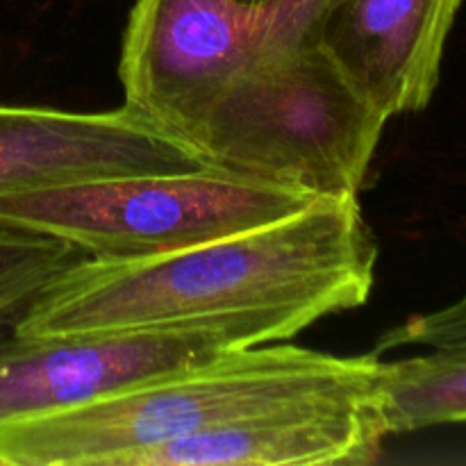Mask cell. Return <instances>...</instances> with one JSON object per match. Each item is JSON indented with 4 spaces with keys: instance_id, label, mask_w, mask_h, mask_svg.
I'll return each instance as SVG.
<instances>
[{
    "instance_id": "obj_1",
    "label": "cell",
    "mask_w": 466,
    "mask_h": 466,
    "mask_svg": "<svg viewBox=\"0 0 466 466\" xmlns=\"http://www.w3.org/2000/svg\"><path fill=\"white\" fill-rule=\"evenodd\" d=\"M376 262L378 241L358 196H321L280 221L162 258L80 259L39 291L12 330H139L271 309L317 323L367 303Z\"/></svg>"
},
{
    "instance_id": "obj_2",
    "label": "cell",
    "mask_w": 466,
    "mask_h": 466,
    "mask_svg": "<svg viewBox=\"0 0 466 466\" xmlns=\"http://www.w3.org/2000/svg\"><path fill=\"white\" fill-rule=\"evenodd\" d=\"M380 358L285 341L230 350L91 403L0 426V466H123L180 437L282 410L367 399Z\"/></svg>"
},
{
    "instance_id": "obj_3",
    "label": "cell",
    "mask_w": 466,
    "mask_h": 466,
    "mask_svg": "<svg viewBox=\"0 0 466 466\" xmlns=\"http://www.w3.org/2000/svg\"><path fill=\"white\" fill-rule=\"evenodd\" d=\"M387 121L309 36L241 66L180 141L209 167L339 198L362 191Z\"/></svg>"
},
{
    "instance_id": "obj_4",
    "label": "cell",
    "mask_w": 466,
    "mask_h": 466,
    "mask_svg": "<svg viewBox=\"0 0 466 466\" xmlns=\"http://www.w3.org/2000/svg\"><path fill=\"white\" fill-rule=\"evenodd\" d=\"M317 198L296 187L205 167L0 194V221L59 237L89 259L132 262L280 221Z\"/></svg>"
},
{
    "instance_id": "obj_5",
    "label": "cell",
    "mask_w": 466,
    "mask_h": 466,
    "mask_svg": "<svg viewBox=\"0 0 466 466\" xmlns=\"http://www.w3.org/2000/svg\"><path fill=\"white\" fill-rule=\"evenodd\" d=\"M312 323L300 312L271 309L82 335L0 330V426L91 403L230 350L291 339Z\"/></svg>"
},
{
    "instance_id": "obj_6",
    "label": "cell",
    "mask_w": 466,
    "mask_h": 466,
    "mask_svg": "<svg viewBox=\"0 0 466 466\" xmlns=\"http://www.w3.org/2000/svg\"><path fill=\"white\" fill-rule=\"evenodd\" d=\"M323 5L135 0L118 62L126 107L180 139L191 116L250 59L317 36Z\"/></svg>"
},
{
    "instance_id": "obj_7",
    "label": "cell",
    "mask_w": 466,
    "mask_h": 466,
    "mask_svg": "<svg viewBox=\"0 0 466 466\" xmlns=\"http://www.w3.org/2000/svg\"><path fill=\"white\" fill-rule=\"evenodd\" d=\"M205 167L185 141L126 105L89 114L0 105V194Z\"/></svg>"
},
{
    "instance_id": "obj_8",
    "label": "cell",
    "mask_w": 466,
    "mask_h": 466,
    "mask_svg": "<svg viewBox=\"0 0 466 466\" xmlns=\"http://www.w3.org/2000/svg\"><path fill=\"white\" fill-rule=\"evenodd\" d=\"M462 0H326L317 36L387 118L421 112Z\"/></svg>"
},
{
    "instance_id": "obj_9",
    "label": "cell",
    "mask_w": 466,
    "mask_h": 466,
    "mask_svg": "<svg viewBox=\"0 0 466 466\" xmlns=\"http://www.w3.org/2000/svg\"><path fill=\"white\" fill-rule=\"evenodd\" d=\"M378 394L282 410L141 451L123 466H308L376 462L387 440Z\"/></svg>"
},
{
    "instance_id": "obj_10",
    "label": "cell",
    "mask_w": 466,
    "mask_h": 466,
    "mask_svg": "<svg viewBox=\"0 0 466 466\" xmlns=\"http://www.w3.org/2000/svg\"><path fill=\"white\" fill-rule=\"evenodd\" d=\"M376 394L387 435L466 421V339L378 367Z\"/></svg>"
},
{
    "instance_id": "obj_11",
    "label": "cell",
    "mask_w": 466,
    "mask_h": 466,
    "mask_svg": "<svg viewBox=\"0 0 466 466\" xmlns=\"http://www.w3.org/2000/svg\"><path fill=\"white\" fill-rule=\"evenodd\" d=\"M85 258L59 237L0 221V330L14 328L48 282Z\"/></svg>"
},
{
    "instance_id": "obj_12",
    "label": "cell",
    "mask_w": 466,
    "mask_h": 466,
    "mask_svg": "<svg viewBox=\"0 0 466 466\" xmlns=\"http://www.w3.org/2000/svg\"><path fill=\"white\" fill-rule=\"evenodd\" d=\"M466 339V294L460 296L455 303L446 305V308L435 309V312L414 314L408 321L400 326L391 328L385 335L378 339L373 355H385L391 350L410 349V346H421V349H431V346L453 344V341Z\"/></svg>"
},
{
    "instance_id": "obj_13",
    "label": "cell",
    "mask_w": 466,
    "mask_h": 466,
    "mask_svg": "<svg viewBox=\"0 0 466 466\" xmlns=\"http://www.w3.org/2000/svg\"><path fill=\"white\" fill-rule=\"evenodd\" d=\"M244 3H267V0H244Z\"/></svg>"
}]
</instances>
